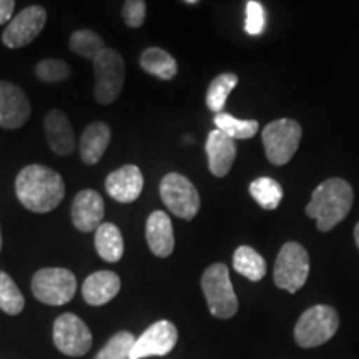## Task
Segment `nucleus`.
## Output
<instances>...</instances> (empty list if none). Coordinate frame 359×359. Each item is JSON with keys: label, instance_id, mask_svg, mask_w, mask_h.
<instances>
[{"label": "nucleus", "instance_id": "nucleus-2", "mask_svg": "<svg viewBox=\"0 0 359 359\" xmlns=\"http://www.w3.org/2000/svg\"><path fill=\"white\" fill-rule=\"evenodd\" d=\"M353 200V188L346 180L330 178L313 191L311 200L306 205V215L316 219L318 230L331 231L351 212Z\"/></svg>", "mask_w": 359, "mask_h": 359}, {"label": "nucleus", "instance_id": "nucleus-32", "mask_svg": "<svg viewBox=\"0 0 359 359\" xmlns=\"http://www.w3.org/2000/svg\"><path fill=\"white\" fill-rule=\"evenodd\" d=\"M245 30L250 35H259L264 30V11L257 0H250L246 4Z\"/></svg>", "mask_w": 359, "mask_h": 359}, {"label": "nucleus", "instance_id": "nucleus-14", "mask_svg": "<svg viewBox=\"0 0 359 359\" xmlns=\"http://www.w3.org/2000/svg\"><path fill=\"white\" fill-rule=\"evenodd\" d=\"M105 203L95 190H82L72 203V222L79 231H95L103 223Z\"/></svg>", "mask_w": 359, "mask_h": 359}, {"label": "nucleus", "instance_id": "nucleus-4", "mask_svg": "<svg viewBox=\"0 0 359 359\" xmlns=\"http://www.w3.org/2000/svg\"><path fill=\"white\" fill-rule=\"evenodd\" d=\"M339 326L338 311L327 304L308 308L294 326V341L302 348H316L330 341Z\"/></svg>", "mask_w": 359, "mask_h": 359}, {"label": "nucleus", "instance_id": "nucleus-15", "mask_svg": "<svg viewBox=\"0 0 359 359\" xmlns=\"http://www.w3.org/2000/svg\"><path fill=\"white\" fill-rule=\"evenodd\" d=\"M105 190L115 201L133 203L143 190V175L140 168L137 165H125L111 172L105 180Z\"/></svg>", "mask_w": 359, "mask_h": 359}, {"label": "nucleus", "instance_id": "nucleus-11", "mask_svg": "<svg viewBox=\"0 0 359 359\" xmlns=\"http://www.w3.org/2000/svg\"><path fill=\"white\" fill-rule=\"evenodd\" d=\"M47 22V11L40 6H30L8 22L2 34V42L8 48H22L32 43L42 32Z\"/></svg>", "mask_w": 359, "mask_h": 359}, {"label": "nucleus", "instance_id": "nucleus-17", "mask_svg": "<svg viewBox=\"0 0 359 359\" xmlns=\"http://www.w3.org/2000/svg\"><path fill=\"white\" fill-rule=\"evenodd\" d=\"M45 135L50 150L55 155L67 156L75 150V135L72 123L62 110H50L43 120Z\"/></svg>", "mask_w": 359, "mask_h": 359}, {"label": "nucleus", "instance_id": "nucleus-22", "mask_svg": "<svg viewBox=\"0 0 359 359\" xmlns=\"http://www.w3.org/2000/svg\"><path fill=\"white\" fill-rule=\"evenodd\" d=\"M140 67L147 74L161 80H172L178 72L177 60L158 47H150L142 53Z\"/></svg>", "mask_w": 359, "mask_h": 359}, {"label": "nucleus", "instance_id": "nucleus-13", "mask_svg": "<svg viewBox=\"0 0 359 359\" xmlns=\"http://www.w3.org/2000/svg\"><path fill=\"white\" fill-rule=\"evenodd\" d=\"M30 111L32 107L24 90L11 82H0V127L22 128L29 122Z\"/></svg>", "mask_w": 359, "mask_h": 359}, {"label": "nucleus", "instance_id": "nucleus-36", "mask_svg": "<svg viewBox=\"0 0 359 359\" xmlns=\"http://www.w3.org/2000/svg\"><path fill=\"white\" fill-rule=\"evenodd\" d=\"M187 2H190V4H196V2H198V0H187Z\"/></svg>", "mask_w": 359, "mask_h": 359}, {"label": "nucleus", "instance_id": "nucleus-9", "mask_svg": "<svg viewBox=\"0 0 359 359\" xmlns=\"http://www.w3.org/2000/svg\"><path fill=\"white\" fill-rule=\"evenodd\" d=\"M160 196L175 217L190 222L200 212V193L187 177L180 173L165 175L160 183Z\"/></svg>", "mask_w": 359, "mask_h": 359}, {"label": "nucleus", "instance_id": "nucleus-33", "mask_svg": "<svg viewBox=\"0 0 359 359\" xmlns=\"http://www.w3.org/2000/svg\"><path fill=\"white\" fill-rule=\"evenodd\" d=\"M13 8H15V0H0V25L12 20Z\"/></svg>", "mask_w": 359, "mask_h": 359}, {"label": "nucleus", "instance_id": "nucleus-21", "mask_svg": "<svg viewBox=\"0 0 359 359\" xmlns=\"http://www.w3.org/2000/svg\"><path fill=\"white\" fill-rule=\"evenodd\" d=\"M95 248L102 259L109 263L120 262L123 257V238L114 223H102L95 230Z\"/></svg>", "mask_w": 359, "mask_h": 359}, {"label": "nucleus", "instance_id": "nucleus-19", "mask_svg": "<svg viewBox=\"0 0 359 359\" xmlns=\"http://www.w3.org/2000/svg\"><path fill=\"white\" fill-rule=\"evenodd\" d=\"M120 286H122V281H120V276L116 273L107 271V269L97 271L83 281V299L90 306H102V304L111 302L118 294Z\"/></svg>", "mask_w": 359, "mask_h": 359}, {"label": "nucleus", "instance_id": "nucleus-3", "mask_svg": "<svg viewBox=\"0 0 359 359\" xmlns=\"http://www.w3.org/2000/svg\"><path fill=\"white\" fill-rule=\"evenodd\" d=\"M201 290H203L210 313L215 318L230 320L235 316L238 311V298L233 290L226 264L215 263L206 268L201 276Z\"/></svg>", "mask_w": 359, "mask_h": 359}, {"label": "nucleus", "instance_id": "nucleus-5", "mask_svg": "<svg viewBox=\"0 0 359 359\" xmlns=\"http://www.w3.org/2000/svg\"><path fill=\"white\" fill-rule=\"evenodd\" d=\"M263 145L273 165H286L293 158L303 137V128L296 120L280 118L263 128Z\"/></svg>", "mask_w": 359, "mask_h": 359}, {"label": "nucleus", "instance_id": "nucleus-1", "mask_svg": "<svg viewBox=\"0 0 359 359\" xmlns=\"http://www.w3.org/2000/svg\"><path fill=\"white\" fill-rule=\"evenodd\" d=\"M17 198L34 213H48L62 203L65 183L60 173L43 165H29L15 178Z\"/></svg>", "mask_w": 359, "mask_h": 359}, {"label": "nucleus", "instance_id": "nucleus-28", "mask_svg": "<svg viewBox=\"0 0 359 359\" xmlns=\"http://www.w3.org/2000/svg\"><path fill=\"white\" fill-rule=\"evenodd\" d=\"M24 304L25 299L15 281L6 271H0V309L7 314H19Z\"/></svg>", "mask_w": 359, "mask_h": 359}, {"label": "nucleus", "instance_id": "nucleus-23", "mask_svg": "<svg viewBox=\"0 0 359 359\" xmlns=\"http://www.w3.org/2000/svg\"><path fill=\"white\" fill-rule=\"evenodd\" d=\"M233 268L250 281H259L266 275V262L251 246H240L233 255Z\"/></svg>", "mask_w": 359, "mask_h": 359}, {"label": "nucleus", "instance_id": "nucleus-25", "mask_svg": "<svg viewBox=\"0 0 359 359\" xmlns=\"http://www.w3.org/2000/svg\"><path fill=\"white\" fill-rule=\"evenodd\" d=\"M215 125L233 140H248V138H253L259 130L257 120H238L230 114H224V111L215 116Z\"/></svg>", "mask_w": 359, "mask_h": 359}, {"label": "nucleus", "instance_id": "nucleus-26", "mask_svg": "<svg viewBox=\"0 0 359 359\" xmlns=\"http://www.w3.org/2000/svg\"><path fill=\"white\" fill-rule=\"evenodd\" d=\"M238 85V77L235 74H222L210 83L206 92V105L215 114H222L223 107L226 105L228 97Z\"/></svg>", "mask_w": 359, "mask_h": 359}, {"label": "nucleus", "instance_id": "nucleus-24", "mask_svg": "<svg viewBox=\"0 0 359 359\" xmlns=\"http://www.w3.org/2000/svg\"><path fill=\"white\" fill-rule=\"evenodd\" d=\"M250 193L253 200L264 210H276L283 200V188L276 180L262 177L251 182Z\"/></svg>", "mask_w": 359, "mask_h": 359}, {"label": "nucleus", "instance_id": "nucleus-16", "mask_svg": "<svg viewBox=\"0 0 359 359\" xmlns=\"http://www.w3.org/2000/svg\"><path fill=\"white\" fill-rule=\"evenodd\" d=\"M206 156H208V168L215 177L222 178L230 173L236 158V143L233 138L215 128L206 138Z\"/></svg>", "mask_w": 359, "mask_h": 359}, {"label": "nucleus", "instance_id": "nucleus-31", "mask_svg": "<svg viewBox=\"0 0 359 359\" xmlns=\"http://www.w3.org/2000/svg\"><path fill=\"white\" fill-rule=\"evenodd\" d=\"M122 17L125 24L132 29H138L143 25L147 17V4L145 0H125L122 8Z\"/></svg>", "mask_w": 359, "mask_h": 359}, {"label": "nucleus", "instance_id": "nucleus-29", "mask_svg": "<svg viewBox=\"0 0 359 359\" xmlns=\"http://www.w3.org/2000/svg\"><path fill=\"white\" fill-rule=\"evenodd\" d=\"M135 344V338L128 331H120L107 341L95 359H130V353Z\"/></svg>", "mask_w": 359, "mask_h": 359}, {"label": "nucleus", "instance_id": "nucleus-6", "mask_svg": "<svg viewBox=\"0 0 359 359\" xmlns=\"http://www.w3.org/2000/svg\"><path fill=\"white\" fill-rule=\"evenodd\" d=\"M95 98L102 105H110L120 97L125 82L123 57L114 48H103L93 60Z\"/></svg>", "mask_w": 359, "mask_h": 359}, {"label": "nucleus", "instance_id": "nucleus-8", "mask_svg": "<svg viewBox=\"0 0 359 359\" xmlns=\"http://www.w3.org/2000/svg\"><path fill=\"white\" fill-rule=\"evenodd\" d=\"M309 275L308 251L296 241L283 245L275 263V285L278 288L296 293L304 286Z\"/></svg>", "mask_w": 359, "mask_h": 359}, {"label": "nucleus", "instance_id": "nucleus-18", "mask_svg": "<svg viewBox=\"0 0 359 359\" xmlns=\"http://www.w3.org/2000/svg\"><path fill=\"white\" fill-rule=\"evenodd\" d=\"M147 243L151 253L158 258H167L175 250V235L172 219L165 212L156 210L147 219Z\"/></svg>", "mask_w": 359, "mask_h": 359}, {"label": "nucleus", "instance_id": "nucleus-35", "mask_svg": "<svg viewBox=\"0 0 359 359\" xmlns=\"http://www.w3.org/2000/svg\"><path fill=\"white\" fill-rule=\"evenodd\" d=\"M0 250H2V231H0Z\"/></svg>", "mask_w": 359, "mask_h": 359}, {"label": "nucleus", "instance_id": "nucleus-27", "mask_svg": "<svg viewBox=\"0 0 359 359\" xmlns=\"http://www.w3.org/2000/svg\"><path fill=\"white\" fill-rule=\"evenodd\" d=\"M69 45L72 52L83 58H88L92 62L105 48V43H103L100 35L88 29L77 30V32L72 34Z\"/></svg>", "mask_w": 359, "mask_h": 359}, {"label": "nucleus", "instance_id": "nucleus-10", "mask_svg": "<svg viewBox=\"0 0 359 359\" xmlns=\"http://www.w3.org/2000/svg\"><path fill=\"white\" fill-rule=\"evenodd\" d=\"M92 333L82 318L72 313L60 314L53 323V343L67 356H83L92 348Z\"/></svg>", "mask_w": 359, "mask_h": 359}, {"label": "nucleus", "instance_id": "nucleus-34", "mask_svg": "<svg viewBox=\"0 0 359 359\" xmlns=\"http://www.w3.org/2000/svg\"><path fill=\"white\" fill-rule=\"evenodd\" d=\"M354 241H356V246L359 248V223L356 224V228H354Z\"/></svg>", "mask_w": 359, "mask_h": 359}, {"label": "nucleus", "instance_id": "nucleus-7", "mask_svg": "<svg viewBox=\"0 0 359 359\" xmlns=\"http://www.w3.org/2000/svg\"><path fill=\"white\" fill-rule=\"evenodd\" d=\"M77 291V280L70 269L42 268L32 278V293L39 302L62 306L72 302Z\"/></svg>", "mask_w": 359, "mask_h": 359}, {"label": "nucleus", "instance_id": "nucleus-30", "mask_svg": "<svg viewBox=\"0 0 359 359\" xmlns=\"http://www.w3.org/2000/svg\"><path fill=\"white\" fill-rule=\"evenodd\" d=\"M35 74L45 83H58L69 79L72 70L60 58H45L35 67Z\"/></svg>", "mask_w": 359, "mask_h": 359}, {"label": "nucleus", "instance_id": "nucleus-12", "mask_svg": "<svg viewBox=\"0 0 359 359\" xmlns=\"http://www.w3.org/2000/svg\"><path fill=\"white\" fill-rule=\"evenodd\" d=\"M178 341L177 326L172 321L160 320L143 331L130 353V359H143L150 356H165L172 353Z\"/></svg>", "mask_w": 359, "mask_h": 359}, {"label": "nucleus", "instance_id": "nucleus-20", "mask_svg": "<svg viewBox=\"0 0 359 359\" xmlns=\"http://www.w3.org/2000/svg\"><path fill=\"white\" fill-rule=\"evenodd\" d=\"M111 138L110 127L103 122L90 123L80 138V156L87 165H95L105 155Z\"/></svg>", "mask_w": 359, "mask_h": 359}]
</instances>
